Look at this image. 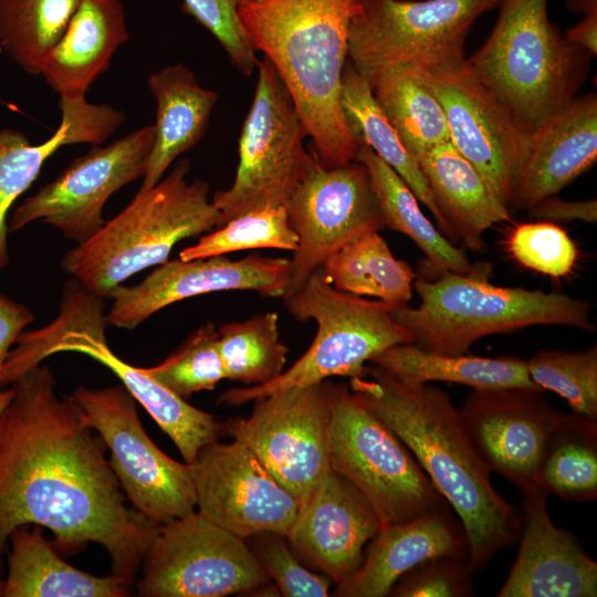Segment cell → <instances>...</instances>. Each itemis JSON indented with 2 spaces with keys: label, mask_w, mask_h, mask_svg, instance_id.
<instances>
[{
  "label": "cell",
  "mask_w": 597,
  "mask_h": 597,
  "mask_svg": "<svg viewBox=\"0 0 597 597\" xmlns=\"http://www.w3.org/2000/svg\"><path fill=\"white\" fill-rule=\"evenodd\" d=\"M12 386L0 412V579L10 534L36 524L64 554L101 545L112 574L133 586L160 524L127 505L104 442L72 396L57 395L48 366Z\"/></svg>",
  "instance_id": "obj_1"
},
{
  "label": "cell",
  "mask_w": 597,
  "mask_h": 597,
  "mask_svg": "<svg viewBox=\"0 0 597 597\" xmlns=\"http://www.w3.org/2000/svg\"><path fill=\"white\" fill-rule=\"evenodd\" d=\"M349 389L409 449L455 512L472 574L517 542L522 516L493 486L460 409L443 390L407 386L375 365L366 366L365 376L352 377Z\"/></svg>",
  "instance_id": "obj_2"
},
{
  "label": "cell",
  "mask_w": 597,
  "mask_h": 597,
  "mask_svg": "<svg viewBox=\"0 0 597 597\" xmlns=\"http://www.w3.org/2000/svg\"><path fill=\"white\" fill-rule=\"evenodd\" d=\"M355 0H244L247 39L272 63L328 168L355 160L359 143L342 111V78Z\"/></svg>",
  "instance_id": "obj_3"
},
{
  "label": "cell",
  "mask_w": 597,
  "mask_h": 597,
  "mask_svg": "<svg viewBox=\"0 0 597 597\" xmlns=\"http://www.w3.org/2000/svg\"><path fill=\"white\" fill-rule=\"evenodd\" d=\"M498 9L490 35L465 63L527 134L576 97L593 55L566 41L547 0H499Z\"/></svg>",
  "instance_id": "obj_4"
},
{
  "label": "cell",
  "mask_w": 597,
  "mask_h": 597,
  "mask_svg": "<svg viewBox=\"0 0 597 597\" xmlns=\"http://www.w3.org/2000/svg\"><path fill=\"white\" fill-rule=\"evenodd\" d=\"M179 159L155 186L133 200L91 239L66 251L61 265L91 292L107 298L127 279L166 262L174 247L218 226L210 185L189 180Z\"/></svg>",
  "instance_id": "obj_5"
},
{
  "label": "cell",
  "mask_w": 597,
  "mask_h": 597,
  "mask_svg": "<svg viewBox=\"0 0 597 597\" xmlns=\"http://www.w3.org/2000/svg\"><path fill=\"white\" fill-rule=\"evenodd\" d=\"M488 265L470 273L444 271L429 281L417 277V307L392 310L397 323L423 350L463 355L484 336L534 325H563L594 332L591 303L564 293L503 287L488 281Z\"/></svg>",
  "instance_id": "obj_6"
},
{
  "label": "cell",
  "mask_w": 597,
  "mask_h": 597,
  "mask_svg": "<svg viewBox=\"0 0 597 597\" xmlns=\"http://www.w3.org/2000/svg\"><path fill=\"white\" fill-rule=\"evenodd\" d=\"M282 298L294 318L316 323L310 348L274 380L227 390L220 396V404L240 406L284 388L306 386L334 376L362 377L366 363L376 355L391 346L413 342L410 332L391 315L398 306L335 289L322 268L297 291Z\"/></svg>",
  "instance_id": "obj_7"
},
{
  "label": "cell",
  "mask_w": 597,
  "mask_h": 597,
  "mask_svg": "<svg viewBox=\"0 0 597 597\" xmlns=\"http://www.w3.org/2000/svg\"><path fill=\"white\" fill-rule=\"evenodd\" d=\"M105 298L81 284L62 292L60 312L53 322L22 332L14 357L23 368L40 365L57 353H78L92 357L112 370L160 429L169 436L184 462L191 464L199 451L223 433V423L200 410L149 376L117 357L105 338Z\"/></svg>",
  "instance_id": "obj_8"
},
{
  "label": "cell",
  "mask_w": 597,
  "mask_h": 597,
  "mask_svg": "<svg viewBox=\"0 0 597 597\" xmlns=\"http://www.w3.org/2000/svg\"><path fill=\"white\" fill-rule=\"evenodd\" d=\"M498 4L499 0H355L348 60L368 83L397 69L460 67L472 25Z\"/></svg>",
  "instance_id": "obj_9"
},
{
  "label": "cell",
  "mask_w": 597,
  "mask_h": 597,
  "mask_svg": "<svg viewBox=\"0 0 597 597\" xmlns=\"http://www.w3.org/2000/svg\"><path fill=\"white\" fill-rule=\"evenodd\" d=\"M329 468L371 504L381 527L444 502L401 440L344 385H336L328 431Z\"/></svg>",
  "instance_id": "obj_10"
},
{
  "label": "cell",
  "mask_w": 597,
  "mask_h": 597,
  "mask_svg": "<svg viewBox=\"0 0 597 597\" xmlns=\"http://www.w3.org/2000/svg\"><path fill=\"white\" fill-rule=\"evenodd\" d=\"M254 97L239 139V163L232 185L211 201L218 227L248 211L285 206L304 178L311 151L307 129L272 63L259 60Z\"/></svg>",
  "instance_id": "obj_11"
},
{
  "label": "cell",
  "mask_w": 597,
  "mask_h": 597,
  "mask_svg": "<svg viewBox=\"0 0 597 597\" xmlns=\"http://www.w3.org/2000/svg\"><path fill=\"white\" fill-rule=\"evenodd\" d=\"M72 398L109 451V464L132 506L163 524L197 507L191 470L164 453L140 422L136 400L123 384L76 387Z\"/></svg>",
  "instance_id": "obj_12"
},
{
  "label": "cell",
  "mask_w": 597,
  "mask_h": 597,
  "mask_svg": "<svg viewBox=\"0 0 597 597\" xmlns=\"http://www.w3.org/2000/svg\"><path fill=\"white\" fill-rule=\"evenodd\" d=\"M139 574L143 597H222L271 580L245 540L198 511L160 524Z\"/></svg>",
  "instance_id": "obj_13"
},
{
  "label": "cell",
  "mask_w": 597,
  "mask_h": 597,
  "mask_svg": "<svg viewBox=\"0 0 597 597\" xmlns=\"http://www.w3.org/2000/svg\"><path fill=\"white\" fill-rule=\"evenodd\" d=\"M336 385L329 379L256 398L248 418L223 423L301 502L329 469L328 431Z\"/></svg>",
  "instance_id": "obj_14"
},
{
  "label": "cell",
  "mask_w": 597,
  "mask_h": 597,
  "mask_svg": "<svg viewBox=\"0 0 597 597\" xmlns=\"http://www.w3.org/2000/svg\"><path fill=\"white\" fill-rule=\"evenodd\" d=\"M310 151L306 174L285 203L289 222L298 238L290 259L285 295L297 291L341 248L386 228L364 164L353 160L328 168Z\"/></svg>",
  "instance_id": "obj_15"
},
{
  "label": "cell",
  "mask_w": 597,
  "mask_h": 597,
  "mask_svg": "<svg viewBox=\"0 0 597 597\" xmlns=\"http://www.w3.org/2000/svg\"><path fill=\"white\" fill-rule=\"evenodd\" d=\"M153 143L154 127L144 126L108 145H93L14 209L9 230L40 220L76 245L86 242L105 224L108 198L144 177Z\"/></svg>",
  "instance_id": "obj_16"
},
{
  "label": "cell",
  "mask_w": 597,
  "mask_h": 597,
  "mask_svg": "<svg viewBox=\"0 0 597 597\" xmlns=\"http://www.w3.org/2000/svg\"><path fill=\"white\" fill-rule=\"evenodd\" d=\"M198 512L245 540L261 532L287 535L301 501L287 492L242 442L206 444L189 464Z\"/></svg>",
  "instance_id": "obj_17"
},
{
  "label": "cell",
  "mask_w": 597,
  "mask_h": 597,
  "mask_svg": "<svg viewBox=\"0 0 597 597\" xmlns=\"http://www.w3.org/2000/svg\"><path fill=\"white\" fill-rule=\"evenodd\" d=\"M460 415L490 472L506 478L523 493L538 486L545 452L566 416L543 391L473 389Z\"/></svg>",
  "instance_id": "obj_18"
},
{
  "label": "cell",
  "mask_w": 597,
  "mask_h": 597,
  "mask_svg": "<svg viewBox=\"0 0 597 597\" xmlns=\"http://www.w3.org/2000/svg\"><path fill=\"white\" fill-rule=\"evenodd\" d=\"M290 280V259L251 253L240 260L214 255L159 264L140 283L118 285L108 295V325L133 329L158 311L186 298L222 292L252 291L283 297Z\"/></svg>",
  "instance_id": "obj_19"
},
{
  "label": "cell",
  "mask_w": 597,
  "mask_h": 597,
  "mask_svg": "<svg viewBox=\"0 0 597 597\" xmlns=\"http://www.w3.org/2000/svg\"><path fill=\"white\" fill-rule=\"evenodd\" d=\"M416 72L440 102L452 145L507 207L526 134L467 63L452 70Z\"/></svg>",
  "instance_id": "obj_20"
},
{
  "label": "cell",
  "mask_w": 597,
  "mask_h": 597,
  "mask_svg": "<svg viewBox=\"0 0 597 597\" xmlns=\"http://www.w3.org/2000/svg\"><path fill=\"white\" fill-rule=\"evenodd\" d=\"M381 522L367 499L331 468L301 502L286 535L293 553L336 585L353 575Z\"/></svg>",
  "instance_id": "obj_21"
},
{
  "label": "cell",
  "mask_w": 597,
  "mask_h": 597,
  "mask_svg": "<svg viewBox=\"0 0 597 597\" xmlns=\"http://www.w3.org/2000/svg\"><path fill=\"white\" fill-rule=\"evenodd\" d=\"M597 159V96H576L526 134L511 181L509 210L556 196Z\"/></svg>",
  "instance_id": "obj_22"
},
{
  "label": "cell",
  "mask_w": 597,
  "mask_h": 597,
  "mask_svg": "<svg viewBox=\"0 0 597 597\" xmlns=\"http://www.w3.org/2000/svg\"><path fill=\"white\" fill-rule=\"evenodd\" d=\"M524 494L520 548L498 597H595L597 564L569 531L557 527L538 486Z\"/></svg>",
  "instance_id": "obj_23"
},
{
  "label": "cell",
  "mask_w": 597,
  "mask_h": 597,
  "mask_svg": "<svg viewBox=\"0 0 597 597\" xmlns=\"http://www.w3.org/2000/svg\"><path fill=\"white\" fill-rule=\"evenodd\" d=\"M468 558L461 521L447 501L404 523L383 526L358 569L337 584L338 597H385L418 564L440 557Z\"/></svg>",
  "instance_id": "obj_24"
},
{
  "label": "cell",
  "mask_w": 597,
  "mask_h": 597,
  "mask_svg": "<svg viewBox=\"0 0 597 597\" xmlns=\"http://www.w3.org/2000/svg\"><path fill=\"white\" fill-rule=\"evenodd\" d=\"M61 124L52 136L33 145L21 130L0 128V270L9 263L8 216L15 200L35 181L44 163L61 147L101 145L125 121V114L107 103L85 97H60Z\"/></svg>",
  "instance_id": "obj_25"
},
{
  "label": "cell",
  "mask_w": 597,
  "mask_h": 597,
  "mask_svg": "<svg viewBox=\"0 0 597 597\" xmlns=\"http://www.w3.org/2000/svg\"><path fill=\"white\" fill-rule=\"evenodd\" d=\"M418 165L438 209L439 228L444 237L482 251L484 233L496 223L511 221L507 207L451 142L427 151Z\"/></svg>",
  "instance_id": "obj_26"
},
{
  "label": "cell",
  "mask_w": 597,
  "mask_h": 597,
  "mask_svg": "<svg viewBox=\"0 0 597 597\" xmlns=\"http://www.w3.org/2000/svg\"><path fill=\"white\" fill-rule=\"evenodd\" d=\"M129 40L121 0H81L60 42L42 63L40 75L60 97H85Z\"/></svg>",
  "instance_id": "obj_27"
},
{
  "label": "cell",
  "mask_w": 597,
  "mask_h": 597,
  "mask_svg": "<svg viewBox=\"0 0 597 597\" xmlns=\"http://www.w3.org/2000/svg\"><path fill=\"white\" fill-rule=\"evenodd\" d=\"M148 86L156 102L154 143L138 191L155 186L171 164L206 135L218 101L202 87L185 64L167 65L153 73Z\"/></svg>",
  "instance_id": "obj_28"
},
{
  "label": "cell",
  "mask_w": 597,
  "mask_h": 597,
  "mask_svg": "<svg viewBox=\"0 0 597 597\" xmlns=\"http://www.w3.org/2000/svg\"><path fill=\"white\" fill-rule=\"evenodd\" d=\"M3 597H126L132 585L111 574L94 576L66 563L36 524L9 536Z\"/></svg>",
  "instance_id": "obj_29"
},
{
  "label": "cell",
  "mask_w": 597,
  "mask_h": 597,
  "mask_svg": "<svg viewBox=\"0 0 597 597\" xmlns=\"http://www.w3.org/2000/svg\"><path fill=\"white\" fill-rule=\"evenodd\" d=\"M370 363L407 386L446 381L472 389L526 388L543 391L532 381L526 360L517 357L438 354L408 343L383 350Z\"/></svg>",
  "instance_id": "obj_30"
},
{
  "label": "cell",
  "mask_w": 597,
  "mask_h": 597,
  "mask_svg": "<svg viewBox=\"0 0 597 597\" xmlns=\"http://www.w3.org/2000/svg\"><path fill=\"white\" fill-rule=\"evenodd\" d=\"M355 160L366 167L385 227L404 233L426 254L437 271L470 274L484 268L471 264L465 251L450 242L423 214L418 198L400 176L370 147L359 143Z\"/></svg>",
  "instance_id": "obj_31"
},
{
  "label": "cell",
  "mask_w": 597,
  "mask_h": 597,
  "mask_svg": "<svg viewBox=\"0 0 597 597\" xmlns=\"http://www.w3.org/2000/svg\"><path fill=\"white\" fill-rule=\"evenodd\" d=\"M341 106L354 138L370 147L400 176L439 226L440 216L417 159L406 149L377 104L366 77L348 59L342 78Z\"/></svg>",
  "instance_id": "obj_32"
},
{
  "label": "cell",
  "mask_w": 597,
  "mask_h": 597,
  "mask_svg": "<svg viewBox=\"0 0 597 597\" xmlns=\"http://www.w3.org/2000/svg\"><path fill=\"white\" fill-rule=\"evenodd\" d=\"M331 284L357 296L406 305L412 297L416 273L396 259L378 231L366 233L332 254L322 266Z\"/></svg>",
  "instance_id": "obj_33"
},
{
  "label": "cell",
  "mask_w": 597,
  "mask_h": 597,
  "mask_svg": "<svg viewBox=\"0 0 597 597\" xmlns=\"http://www.w3.org/2000/svg\"><path fill=\"white\" fill-rule=\"evenodd\" d=\"M369 85L377 104L417 161L433 147L450 142L443 108L416 71H388Z\"/></svg>",
  "instance_id": "obj_34"
},
{
  "label": "cell",
  "mask_w": 597,
  "mask_h": 597,
  "mask_svg": "<svg viewBox=\"0 0 597 597\" xmlns=\"http://www.w3.org/2000/svg\"><path fill=\"white\" fill-rule=\"evenodd\" d=\"M537 484L564 500H596L597 419L566 413L545 452Z\"/></svg>",
  "instance_id": "obj_35"
},
{
  "label": "cell",
  "mask_w": 597,
  "mask_h": 597,
  "mask_svg": "<svg viewBox=\"0 0 597 597\" xmlns=\"http://www.w3.org/2000/svg\"><path fill=\"white\" fill-rule=\"evenodd\" d=\"M81 0H0V46L27 74L40 75Z\"/></svg>",
  "instance_id": "obj_36"
},
{
  "label": "cell",
  "mask_w": 597,
  "mask_h": 597,
  "mask_svg": "<svg viewBox=\"0 0 597 597\" xmlns=\"http://www.w3.org/2000/svg\"><path fill=\"white\" fill-rule=\"evenodd\" d=\"M218 334L226 379L260 386L284 371L289 349L281 339L275 312L226 323Z\"/></svg>",
  "instance_id": "obj_37"
},
{
  "label": "cell",
  "mask_w": 597,
  "mask_h": 597,
  "mask_svg": "<svg viewBox=\"0 0 597 597\" xmlns=\"http://www.w3.org/2000/svg\"><path fill=\"white\" fill-rule=\"evenodd\" d=\"M297 243L285 206L265 207L240 214L207 232L193 245L182 249L179 259L189 261L254 249L293 252Z\"/></svg>",
  "instance_id": "obj_38"
},
{
  "label": "cell",
  "mask_w": 597,
  "mask_h": 597,
  "mask_svg": "<svg viewBox=\"0 0 597 597\" xmlns=\"http://www.w3.org/2000/svg\"><path fill=\"white\" fill-rule=\"evenodd\" d=\"M532 381L564 398L573 412L597 419V345L586 350L546 349L526 360Z\"/></svg>",
  "instance_id": "obj_39"
},
{
  "label": "cell",
  "mask_w": 597,
  "mask_h": 597,
  "mask_svg": "<svg viewBox=\"0 0 597 597\" xmlns=\"http://www.w3.org/2000/svg\"><path fill=\"white\" fill-rule=\"evenodd\" d=\"M218 342L217 326L206 323L163 363L144 369L182 399L202 390H212L226 379Z\"/></svg>",
  "instance_id": "obj_40"
},
{
  "label": "cell",
  "mask_w": 597,
  "mask_h": 597,
  "mask_svg": "<svg viewBox=\"0 0 597 597\" xmlns=\"http://www.w3.org/2000/svg\"><path fill=\"white\" fill-rule=\"evenodd\" d=\"M506 253L521 266L561 279L575 270L579 251L566 230L551 221L514 226L503 241Z\"/></svg>",
  "instance_id": "obj_41"
},
{
  "label": "cell",
  "mask_w": 597,
  "mask_h": 597,
  "mask_svg": "<svg viewBox=\"0 0 597 597\" xmlns=\"http://www.w3.org/2000/svg\"><path fill=\"white\" fill-rule=\"evenodd\" d=\"M245 542L282 596H329L332 580L307 569L291 549L285 535L261 532L247 537Z\"/></svg>",
  "instance_id": "obj_42"
},
{
  "label": "cell",
  "mask_w": 597,
  "mask_h": 597,
  "mask_svg": "<svg viewBox=\"0 0 597 597\" xmlns=\"http://www.w3.org/2000/svg\"><path fill=\"white\" fill-rule=\"evenodd\" d=\"M244 0H182V8L220 43L230 62L250 76L259 59L241 25L238 9Z\"/></svg>",
  "instance_id": "obj_43"
},
{
  "label": "cell",
  "mask_w": 597,
  "mask_h": 597,
  "mask_svg": "<svg viewBox=\"0 0 597 597\" xmlns=\"http://www.w3.org/2000/svg\"><path fill=\"white\" fill-rule=\"evenodd\" d=\"M468 558L440 556L405 573L391 587L394 597H468L474 593Z\"/></svg>",
  "instance_id": "obj_44"
},
{
  "label": "cell",
  "mask_w": 597,
  "mask_h": 597,
  "mask_svg": "<svg viewBox=\"0 0 597 597\" xmlns=\"http://www.w3.org/2000/svg\"><path fill=\"white\" fill-rule=\"evenodd\" d=\"M530 216L537 221H584L596 222L597 201L596 199L567 201L555 196L547 197L530 209Z\"/></svg>",
  "instance_id": "obj_45"
},
{
  "label": "cell",
  "mask_w": 597,
  "mask_h": 597,
  "mask_svg": "<svg viewBox=\"0 0 597 597\" xmlns=\"http://www.w3.org/2000/svg\"><path fill=\"white\" fill-rule=\"evenodd\" d=\"M34 318L28 306L0 293V379L11 347Z\"/></svg>",
  "instance_id": "obj_46"
},
{
  "label": "cell",
  "mask_w": 597,
  "mask_h": 597,
  "mask_svg": "<svg viewBox=\"0 0 597 597\" xmlns=\"http://www.w3.org/2000/svg\"><path fill=\"white\" fill-rule=\"evenodd\" d=\"M567 42L585 49L591 55L597 53V12L585 14L576 25L565 33Z\"/></svg>",
  "instance_id": "obj_47"
},
{
  "label": "cell",
  "mask_w": 597,
  "mask_h": 597,
  "mask_svg": "<svg viewBox=\"0 0 597 597\" xmlns=\"http://www.w3.org/2000/svg\"><path fill=\"white\" fill-rule=\"evenodd\" d=\"M565 6L568 10L582 14L597 12V0H566Z\"/></svg>",
  "instance_id": "obj_48"
},
{
  "label": "cell",
  "mask_w": 597,
  "mask_h": 597,
  "mask_svg": "<svg viewBox=\"0 0 597 597\" xmlns=\"http://www.w3.org/2000/svg\"><path fill=\"white\" fill-rule=\"evenodd\" d=\"M14 395V387L0 388V412L6 408Z\"/></svg>",
  "instance_id": "obj_49"
},
{
  "label": "cell",
  "mask_w": 597,
  "mask_h": 597,
  "mask_svg": "<svg viewBox=\"0 0 597 597\" xmlns=\"http://www.w3.org/2000/svg\"><path fill=\"white\" fill-rule=\"evenodd\" d=\"M4 580L0 579V597H3Z\"/></svg>",
  "instance_id": "obj_50"
}]
</instances>
